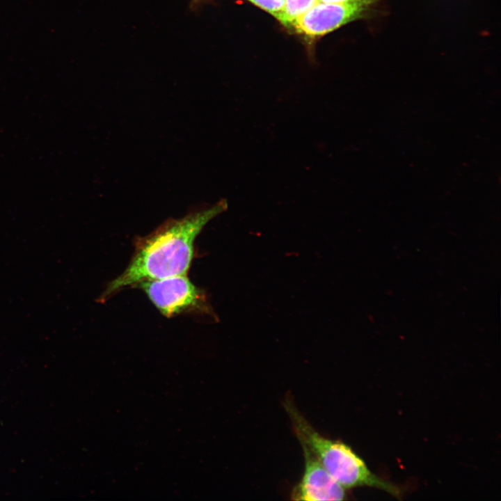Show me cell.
Listing matches in <instances>:
<instances>
[{
  "label": "cell",
  "instance_id": "obj_3",
  "mask_svg": "<svg viewBox=\"0 0 501 501\" xmlns=\"http://www.w3.org/2000/svg\"><path fill=\"white\" fill-rule=\"evenodd\" d=\"M135 287L142 289L165 317L194 313L216 318L205 292L191 282L187 275L144 280Z\"/></svg>",
  "mask_w": 501,
  "mask_h": 501
},
{
  "label": "cell",
  "instance_id": "obj_5",
  "mask_svg": "<svg viewBox=\"0 0 501 501\" xmlns=\"http://www.w3.org/2000/svg\"><path fill=\"white\" fill-rule=\"evenodd\" d=\"M304 471L300 482L291 493L294 500H343L346 497L342 487L325 469L315 454L303 443Z\"/></svg>",
  "mask_w": 501,
  "mask_h": 501
},
{
  "label": "cell",
  "instance_id": "obj_7",
  "mask_svg": "<svg viewBox=\"0 0 501 501\" xmlns=\"http://www.w3.org/2000/svg\"><path fill=\"white\" fill-rule=\"evenodd\" d=\"M255 6L276 17L283 10L285 0H248Z\"/></svg>",
  "mask_w": 501,
  "mask_h": 501
},
{
  "label": "cell",
  "instance_id": "obj_9",
  "mask_svg": "<svg viewBox=\"0 0 501 501\" xmlns=\"http://www.w3.org/2000/svg\"><path fill=\"white\" fill-rule=\"evenodd\" d=\"M200 1L201 0H192V2L193 3V4H195V3L200 2Z\"/></svg>",
  "mask_w": 501,
  "mask_h": 501
},
{
  "label": "cell",
  "instance_id": "obj_8",
  "mask_svg": "<svg viewBox=\"0 0 501 501\" xmlns=\"http://www.w3.org/2000/svg\"><path fill=\"white\" fill-rule=\"evenodd\" d=\"M379 0H319V2L323 3H358L366 7H369L372 4L375 3L376 2L379 1Z\"/></svg>",
  "mask_w": 501,
  "mask_h": 501
},
{
  "label": "cell",
  "instance_id": "obj_4",
  "mask_svg": "<svg viewBox=\"0 0 501 501\" xmlns=\"http://www.w3.org/2000/svg\"><path fill=\"white\" fill-rule=\"evenodd\" d=\"M368 7L351 3L318 2L292 23L298 33L321 36L361 17Z\"/></svg>",
  "mask_w": 501,
  "mask_h": 501
},
{
  "label": "cell",
  "instance_id": "obj_1",
  "mask_svg": "<svg viewBox=\"0 0 501 501\" xmlns=\"http://www.w3.org/2000/svg\"><path fill=\"white\" fill-rule=\"evenodd\" d=\"M227 209L226 200L221 199L183 217L169 218L148 234L136 238L127 267L108 283L99 301H105L118 292L144 280L187 275L197 237L210 221Z\"/></svg>",
  "mask_w": 501,
  "mask_h": 501
},
{
  "label": "cell",
  "instance_id": "obj_6",
  "mask_svg": "<svg viewBox=\"0 0 501 501\" xmlns=\"http://www.w3.org/2000/svg\"><path fill=\"white\" fill-rule=\"evenodd\" d=\"M318 2L319 0H285L283 10L276 19L286 26H292L297 17Z\"/></svg>",
  "mask_w": 501,
  "mask_h": 501
},
{
  "label": "cell",
  "instance_id": "obj_2",
  "mask_svg": "<svg viewBox=\"0 0 501 501\" xmlns=\"http://www.w3.org/2000/svg\"><path fill=\"white\" fill-rule=\"evenodd\" d=\"M284 407L300 443L305 444L329 474L344 488L371 486L399 497L401 490L371 472L365 461L348 445L319 433L296 407L292 396L286 395Z\"/></svg>",
  "mask_w": 501,
  "mask_h": 501
}]
</instances>
